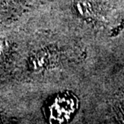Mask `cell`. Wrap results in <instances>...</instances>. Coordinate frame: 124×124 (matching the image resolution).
Listing matches in <instances>:
<instances>
[{
    "label": "cell",
    "mask_w": 124,
    "mask_h": 124,
    "mask_svg": "<svg viewBox=\"0 0 124 124\" xmlns=\"http://www.w3.org/2000/svg\"><path fill=\"white\" fill-rule=\"evenodd\" d=\"M53 107V115H56L57 119L63 120L64 118H68L71 113H73L74 109V103L73 100L68 98H60L56 99Z\"/></svg>",
    "instance_id": "6da1fadb"
}]
</instances>
